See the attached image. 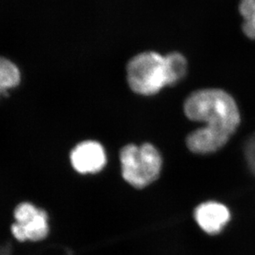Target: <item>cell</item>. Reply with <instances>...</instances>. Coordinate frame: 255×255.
<instances>
[{
  "mask_svg": "<svg viewBox=\"0 0 255 255\" xmlns=\"http://www.w3.org/2000/svg\"><path fill=\"white\" fill-rule=\"evenodd\" d=\"M184 111L191 121L206 125L187 137V147L200 154L216 152L225 146L241 122L236 101L219 89H206L191 94L185 102Z\"/></svg>",
  "mask_w": 255,
  "mask_h": 255,
  "instance_id": "6da1fadb",
  "label": "cell"
},
{
  "mask_svg": "<svg viewBox=\"0 0 255 255\" xmlns=\"http://www.w3.org/2000/svg\"><path fill=\"white\" fill-rule=\"evenodd\" d=\"M128 86L135 93L152 96L168 86L165 56L158 52H143L128 63Z\"/></svg>",
  "mask_w": 255,
  "mask_h": 255,
  "instance_id": "7a4b0ae2",
  "label": "cell"
},
{
  "mask_svg": "<svg viewBox=\"0 0 255 255\" xmlns=\"http://www.w3.org/2000/svg\"><path fill=\"white\" fill-rule=\"evenodd\" d=\"M122 174L126 182L137 188L145 187L159 177L162 157L149 143L127 145L121 150Z\"/></svg>",
  "mask_w": 255,
  "mask_h": 255,
  "instance_id": "3957f363",
  "label": "cell"
},
{
  "mask_svg": "<svg viewBox=\"0 0 255 255\" xmlns=\"http://www.w3.org/2000/svg\"><path fill=\"white\" fill-rule=\"evenodd\" d=\"M15 222L12 226V236L18 241H39L49 232L48 216L32 204H20L15 209Z\"/></svg>",
  "mask_w": 255,
  "mask_h": 255,
  "instance_id": "277c9868",
  "label": "cell"
},
{
  "mask_svg": "<svg viewBox=\"0 0 255 255\" xmlns=\"http://www.w3.org/2000/svg\"><path fill=\"white\" fill-rule=\"evenodd\" d=\"M71 162L76 172L82 174L96 173L103 169L106 165V152L99 142L86 141L72 150Z\"/></svg>",
  "mask_w": 255,
  "mask_h": 255,
  "instance_id": "5b68a950",
  "label": "cell"
},
{
  "mask_svg": "<svg viewBox=\"0 0 255 255\" xmlns=\"http://www.w3.org/2000/svg\"><path fill=\"white\" fill-rule=\"evenodd\" d=\"M231 218L228 208L217 202L201 204L195 211V219L206 233L216 235L222 231Z\"/></svg>",
  "mask_w": 255,
  "mask_h": 255,
  "instance_id": "8992f818",
  "label": "cell"
},
{
  "mask_svg": "<svg viewBox=\"0 0 255 255\" xmlns=\"http://www.w3.org/2000/svg\"><path fill=\"white\" fill-rule=\"evenodd\" d=\"M21 72L17 65L7 57L0 56V92H4L18 86Z\"/></svg>",
  "mask_w": 255,
  "mask_h": 255,
  "instance_id": "52a82bcc",
  "label": "cell"
},
{
  "mask_svg": "<svg viewBox=\"0 0 255 255\" xmlns=\"http://www.w3.org/2000/svg\"><path fill=\"white\" fill-rule=\"evenodd\" d=\"M168 86L179 82L187 71V61L179 52H172L165 56Z\"/></svg>",
  "mask_w": 255,
  "mask_h": 255,
  "instance_id": "ba28073f",
  "label": "cell"
},
{
  "mask_svg": "<svg viewBox=\"0 0 255 255\" xmlns=\"http://www.w3.org/2000/svg\"><path fill=\"white\" fill-rule=\"evenodd\" d=\"M239 10L243 17L244 33L249 38L255 40V0H241Z\"/></svg>",
  "mask_w": 255,
  "mask_h": 255,
  "instance_id": "9c48e42d",
  "label": "cell"
},
{
  "mask_svg": "<svg viewBox=\"0 0 255 255\" xmlns=\"http://www.w3.org/2000/svg\"><path fill=\"white\" fill-rule=\"evenodd\" d=\"M246 156L249 166L255 174V133L247 142L246 147Z\"/></svg>",
  "mask_w": 255,
  "mask_h": 255,
  "instance_id": "30bf717a",
  "label": "cell"
},
{
  "mask_svg": "<svg viewBox=\"0 0 255 255\" xmlns=\"http://www.w3.org/2000/svg\"><path fill=\"white\" fill-rule=\"evenodd\" d=\"M0 94H1V92H0Z\"/></svg>",
  "mask_w": 255,
  "mask_h": 255,
  "instance_id": "8fae6325",
  "label": "cell"
}]
</instances>
